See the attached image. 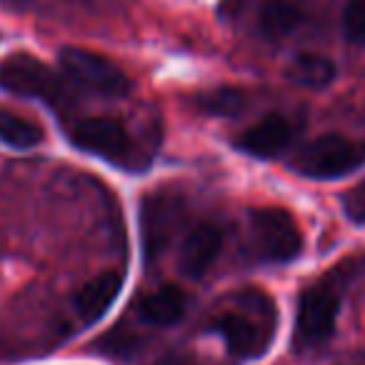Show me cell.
Instances as JSON below:
<instances>
[{
  "instance_id": "6da1fadb",
  "label": "cell",
  "mask_w": 365,
  "mask_h": 365,
  "mask_svg": "<svg viewBox=\"0 0 365 365\" xmlns=\"http://www.w3.org/2000/svg\"><path fill=\"white\" fill-rule=\"evenodd\" d=\"M0 88L13 96L43 101L53 108L68 103V91L61 76L28 53H13L0 63Z\"/></svg>"
},
{
  "instance_id": "3957f363",
  "label": "cell",
  "mask_w": 365,
  "mask_h": 365,
  "mask_svg": "<svg viewBox=\"0 0 365 365\" xmlns=\"http://www.w3.org/2000/svg\"><path fill=\"white\" fill-rule=\"evenodd\" d=\"M340 298L330 283H318L308 288L298 300L295 313V345L313 348L330 338L338 318Z\"/></svg>"
},
{
  "instance_id": "ac0fdd59",
  "label": "cell",
  "mask_w": 365,
  "mask_h": 365,
  "mask_svg": "<svg viewBox=\"0 0 365 365\" xmlns=\"http://www.w3.org/2000/svg\"><path fill=\"white\" fill-rule=\"evenodd\" d=\"M158 365H200V363L195 358H190V355L175 353V355H168V358H163Z\"/></svg>"
},
{
  "instance_id": "4fadbf2b",
  "label": "cell",
  "mask_w": 365,
  "mask_h": 365,
  "mask_svg": "<svg viewBox=\"0 0 365 365\" xmlns=\"http://www.w3.org/2000/svg\"><path fill=\"white\" fill-rule=\"evenodd\" d=\"M335 63L320 53H298L285 68L288 81L308 91H323L335 81Z\"/></svg>"
},
{
  "instance_id": "e0dca14e",
  "label": "cell",
  "mask_w": 365,
  "mask_h": 365,
  "mask_svg": "<svg viewBox=\"0 0 365 365\" xmlns=\"http://www.w3.org/2000/svg\"><path fill=\"white\" fill-rule=\"evenodd\" d=\"M343 33L348 43L365 48V0H348L343 13Z\"/></svg>"
},
{
  "instance_id": "52a82bcc",
  "label": "cell",
  "mask_w": 365,
  "mask_h": 365,
  "mask_svg": "<svg viewBox=\"0 0 365 365\" xmlns=\"http://www.w3.org/2000/svg\"><path fill=\"white\" fill-rule=\"evenodd\" d=\"M71 140L81 150L113 163H125L130 158V138L113 118H88L78 123L71 130Z\"/></svg>"
},
{
  "instance_id": "30bf717a",
  "label": "cell",
  "mask_w": 365,
  "mask_h": 365,
  "mask_svg": "<svg viewBox=\"0 0 365 365\" xmlns=\"http://www.w3.org/2000/svg\"><path fill=\"white\" fill-rule=\"evenodd\" d=\"M123 288V275L118 270H106V273L96 275L88 280L76 295V310L86 323H96L108 313L113 303H115L118 293Z\"/></svg>"
},
{
  "instance_id": "5bb4252c",
  "label": "cell",
  "mask_w": 365,
  "mask_h": 365,
  "mask_svg": "<svg viewBox=\"0 0 365 365\" xmlns=\"http://www.w3.org/2000/svg\"><path fill=\"white\" fill-rule=\"evenodd\" d=\"M303 21V11L295 3H290V0H268L260 8L258 31L265 41H280V38L290 36Z\"/></svg>"
},
{
  "instance_id": "9c48e42d",
  "label": "cell",
  "mask_w": 365,
  "mask_h": 365,
  "mask_svg": "<svg viewBox=\"0 0 365 365\" xmlns=\"http://www.w3.org/2000/svg\"><path fill=\"white\" fill-rule=\"evenodd\" d=\"M293 128L283 115H268L240 135L238 148L255 158H275L288 148Z\"/></svg>"
},
{
  "instance_id": "8fae6325",
  "label": "cell",
  "mask_w": 365,
  "mask_h": 365,
  "mask_svg": "<svg viewBox=\"0 0 365 365\" xmlns=\"http://www.w3.org/2000/svg\"><path fill=\"white\" fill-rule=\"evenodd\" d=\"M215 330L225 338L230 353L240 358H258L268 348L270 335H263L260 328L250 318L240 313H225L215 320Z\"/></svg>"
},
{
  "instance_id": "ba28073f",
  "label": "cell",
  "mask_w": 365,
  "mask_h": 365,
  "mask_svg": "<svg viewBox=\"0 0 365 365\" xmlns=\"http://www.w3.org/2000/svg\"><path fill=\"white\" fill-rule=\"evenodd\" d=\"M223 245V233L220 228L210 223H200L185 235V243L180 250V270L188 278H200L208 273V268L215 263Z\"/></svg>"
},
{
  "instance_id": "7c38bea8",
  "label": "cell",
  "mask_w": 365,
  "mask_h": 365,
  "mask_svg": "<svg viewBox=\"0 0 365 365\" xmlns=\"http://www.w3.org/2000/svg\"><path fill=\"white\" fill-rule=\"evenodd\" d=\"M140 318L150 325H175L178 320L185 315L188 310V298L180 288L175 285H163V288L153 290L150 295H145L140 303Z\"/></svg>"
},
{
  "instance_id": "5b68a950",
  "label": "cell",
  "mask_w": 365,
  "mask_h": 365,
  "mask_svg": "<svg viewBox=\"0 0 365 365\" xmlns=\"http://www.w3.org/2000/svg\"><path fill=\"white\" fill-rule=\"evenodd\" d=\"M255 243L273 263H290L303 250V235L293 215L283 208H255L250 213Z\"/></svg>"
},
{
  "instance_id": "2e32d148",
  "label": "cell",
  "mask_w": 365,
  "mask_h": 365,
  "mask_svg": "<svg viewBox=\"0 0 365 365\" xmlns=\"http://www.w3.org/2000/svg\"><path fill=\"white\" fill-rule=\"evenodd\" d=\"M200 106L213 115H238L245 108V93L235 88H218V91L200 96Z\"/></svg>"
},
{
  "instance_id": "8992f818",
  "label": "cell",
  "mask_w": 365,
  "mask_h": 365,
  "mask_svg": "<svg viewBox=\"0 0 365 365\" xmlns=\"http://www.w3.org/2000/svg\"><path fill=\"white\" fill-rule=\"evenodd\" d=\"M180 213H182V200L175 193L155 190V193H148L143 198L140 230H143V248H145L148 260H153L158 253H163L168 248L173 230L180 223Z\"/></svg>"
},
{
  "instance_id": "7a4b0ae2",
  "label": "cell",
  "mask_w": 365,
  "mask_h": 365,
  "mask_svg": "<svg viewBox=\"0 0 365 365\" xmlns=\"http://www.w3.org/2000/svg\"><path fill=\"white\" fill-rule=\"evenodd\" d=\"M365 163V150L345 135H320L300 150L295 170L313 180H335L358 170Z\"/></svg>"
},
{
  "instance_id": "9a60e30c",
  "label": "cell",
  "mask_w": 365,
  "mask_h": 365,
  "mask_svg": "<svg viewBox=\"0 0 365 365\" xmlns=\"http://www.w3.org/2000/svg\"><path fill=\"white\" fill-rule=\"evenodd\" d=\"M46 133L31 118H21L11 110H0V143L16 150H31L41 145Z\"/></svg>"
},
{
  "instance_id": "277c9868",
  "label": "cell",
  "mask_w": 365,
  "mask_h": 365,
  "mask_svg": "<svg viewBox=\"0 0 365 365\" xmlns=\"http://www.w3.org/2000/svg\"><path fill=\"white\" fill-rule=\"evenodd\" d=\"M61 68L76 83L103 96H125L130 91V78L125 76V71H120L110 58L86 48H63Z\"/></svg>"
}]
</instances>
